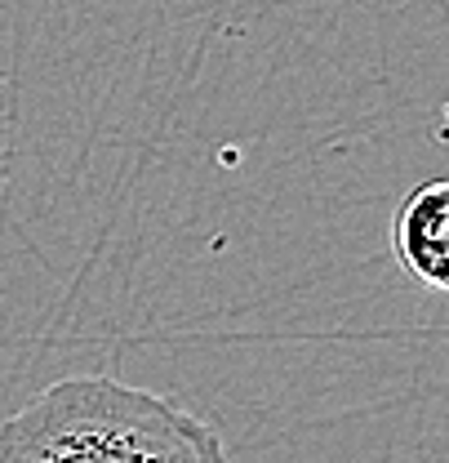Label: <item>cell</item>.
<instances>
[{
  "instance_id": "obj_2",
  "label": "cell",
  "mask_w": 449,
  "mask_h": 463,
  "mask_svg": "<svg viewBox=\"0 0 449 463\" xmlns=\"http://www.w3.org/2000/svg\"><path fill=\"white\" fill-rule=\"evenodd\" d=\"M449 183L432 178L414 187L392 223V250L400 272L423 289H445L449 277Z\"/></svg>"
},
{
  "instance_id": "obj_1",
  "label": "cell",
  "mask_w": 449,
  "mask_h": 463,
  "mask_svg": "<svg viewBox=\"0 0 449 463\" xmlns=\"http://www.w3.org/2000/svg\"><path fill=\"white\" fill-rule=\"evenodd\" d=\"M0 450L18 463H227L210 423L103 374L45 388L0 423Z\"/></svg>"
},
{
  "instance_id": "obj_3",
  "label": "cell",
  "mask_w": 449,
  "mask_h": 463,
  "mask_svg": "<svg viewBox=\"0 0 449 463\" xmlns=\"http://www.w3.org/2000/svg\"><path fill=\"white\" fill-rule=\"evenodd\" d=\"M0 463H18V459H9V455H5V450H0Z\"/></svg>"
}]
</instances>
